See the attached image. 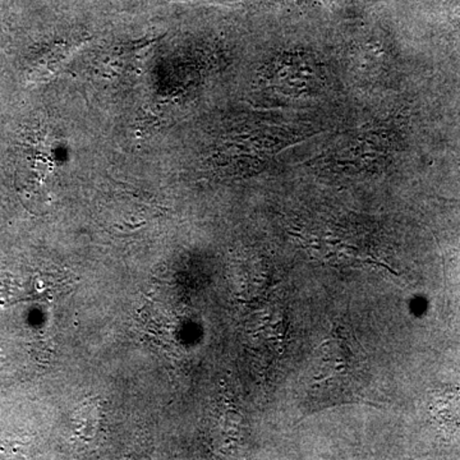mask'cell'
<instances>
[{
  "label": "cell",
  "instance_id": "1",
  "mask_svg": "<svg viewBox=\"0 0 460 460\" xmlns=\"http://www.w3.org/2000/svg\"><path fill=\"white\" fill-rule=\"evenodd\" d=\"M102 405L98 402H84L75 414V425L78 434L84 438H93L102 423Z\"/></svg>",
  "mask_w": 460,
  "mask_h": 460
}]
</instances>
